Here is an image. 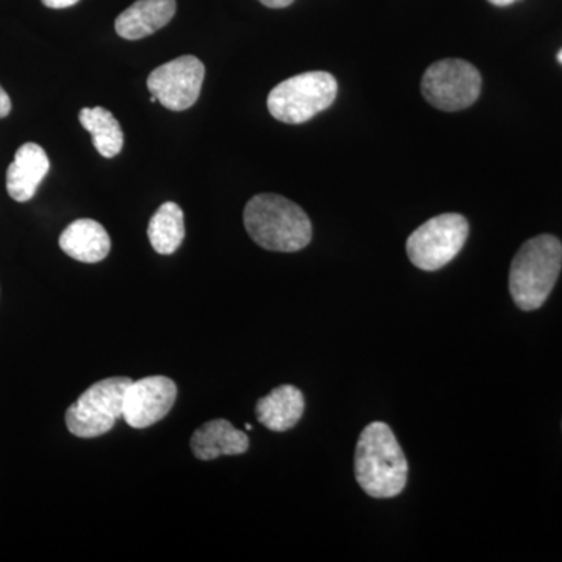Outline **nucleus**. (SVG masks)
Wrapping results in <instances>:
<instances>
[{
  "instance_id": "nucleus-1",
  "label": "nucleus",
  "mask_w": 562,
  "mask_h": 562,
  "mask_svg": "<svg viewBox=\"0 0 562 562\" xmlns=\"http://www.w3.org/2000/svg\"><path fill=\"white\" fill-rule=\"evenodd\" d=\"M355 476L373 498H392L405 490L408 461L390 425L372 422L361 431L355 452Z\"/></svg>"
},
{
  "instance_id": "nucleus-2",
  "label": "nucleus",
  "mask_w": 562,
  "mask_h": 562,
  "mask_svg": "<svg viewBox=\"0 0 562 562\" xmlns=\"http://www.w3.org/2000/svg\"><path fill=\"white\" fill-rule=\"evenodd\" d=\"M244 225L258 246L272 251H299L313 238L308 214L279 194H258L244 210Z\"/></svg>"
},
{
  "instance_id": "nucleus-3",
  "label": "nucleus",
  "mask_w": 562,
  "mask_h": 562,
  "mask_svg": "<svg viewBox=\"0 0 562 562\" xmlns=\"http://www.w3.org/2000/svg\"><path fill=\"white\" fill-rule=\"evenodd\" d=\"M562 269V244L552 235L536 236L520 247L509 271V292L524 312L541 308Z\"/></svg>"
},
{
  "instance_id": "nucleus-4",
  "label": "nucleus",
  "mask_w": 562,
  "mask_h": 562,
  "mask_svg": "<svg viewBox=\"0 0 562 562\" xmlns=\"http://www.w3.org/2000/svg\"><path fill=\"white\" fill-rule=\"evenodd\" d=\"M338 98V81L324 70L299 74L281 81L268 98L269 113L284 124H303L330 109Z\"/></svg>"
},
{
  "instance_id": "nucleus-5",
  "label": "nucleus",
  "mask_w": 562,
  "mask_h": 562,
  "mask_svg": "<svg viewBox=\"0 0 562 562\" xmlns=\"http://www.w3.org/2000/svg\"><path fill=\"white\" fill-rule=\"evenodd\" d=\"M127 376H111L92 384L66 412V427L77 438L92 439L111 431L124 413Z\"/></svg>"
},
{
  "instance_id": "nucleus-6",
  "label": "nucleus",
  "mask_w": 562,
  "mask_h": 562,
  "mask_svg": "<svg viewBox=\"0 0 562 562\" xmlns=\"http://www.w3.org/2000/svg\"><path fill=\"white\" fill-rule=\"evenodd\" d=\"M469 236V222L457 213L439 214L420 225L406 241L409 261L422 271H438L454 260Z\"/></svg>"
},
{
  "instance_id": "nucleus-7",
  "label": "nucleus",
  "mask_w": 562,
  "mask_h": 562,
  "mask_svg": "<svg viewBox=\"0 0 562 562\" xmlns=\"http://www.w3.org/2000/svg\"><path fill=\"white\" fill-rule=\"evenodd\" d=\"M482 74L469 61L449 58L435 63L422 79V94L435 109L461 111L476 102Z\"/></svg>"
},
{
  "instance_id": "nucleus-8",
  "label": "nucleus",
  "mask_w": 562,
  "mask_h": 562,
  "mask_svg": "<svg viewBox=\"0 0 562 562\" xmlns=\"http://www.w3.org/2000/svg\"><path fill=\"white\" fill-rule=\"evenodd\" d=\"M205 66L198 57L183 55L151 70L147 88L157 101L172 111L191 109L201 95Z\"/></svg>"
},
{
  "instance_id": "nucleus-9",
  "label": "nucleus",
  "mask_w": 562,
  "mask_h": 562,
  "mask_svg": "<svg viewBox=\"0 0 562 562\" xmlns=\"http://www.w3.org/2000/svg\"><path fill=\"white\" fill-rule=\"evenodd\" d=\"M177 401V384L168 376L155 375L128 384L122 417L136 430L165 419Z\"/></svg>"
},
{
  "instance_id": "nucleus-10",
  "label": "nucleus",
  "mask_w": 562,
  "mask_h": 562,
  "mask_svg": "<svg viewBox=\"0 0 562 562\" xmlns=\"http://www.w3.org/2000/svg\"><path fill=\"white\" fill-rule=\"evenodd\" d=\"M50 161L46 150L35 143H25L18 149L7 171V191L16 202L32 201L33 195L49 173Z\"/></svg>"
},
{
  "instance_id": "nucleus-11",
  "label": "nucleus",
  "mask_w": 562,
  "mask_h": 562,
  "mask_svg": "<svg viewBox=\"0 0 562 562\" xmlns=\"http://www.w3.org/2000/svg\"><path fill=\"white\" fill-rule=\"evenodd\" d=\"M176 0H136L122 11L114 22L117 35L127 41H138L166 27L176 16Z\"/></svg>"
},
{
  "instance_id": "nucleus-12",
  "label": "nucleus",
  "mask_w": 562,
  "mask_h": 562,
  "mask_svg": "<svg viewBox=\"0 0 562 562\" xmlns=\"http://www.w3.org/2000/svg\"><path fill=\"white\" fill-rule=\"evenodd\" d=\"M249 446L246 432L225 419L206 422L191 438L192 453L201 461L216 460L224 454H243Z\"/></svg>"
},
{
  "instance_id": "nucleus-13",
  "label": "nucleus",
  "mask_w": 562,
  "mask_h": 562,
  "mask_svg": "<svg viewBox=\"0 0 562 562\" xmlns=\"http://www.w3.org/2000/svg\"><path fill=\"white\" fill-rule=\"evenodd\" d=\"M60 247L74 260L94 265L105 260L111 250L109 233L102 224L92 220H77L65 228Z\"/></svg>"
},
{
  "instance_id": "nucleus-14",
  "label": "nucleus",
  "mask_w": 562,
  "mask_h": 562,
  "mask_svg": "<svg viewBox=\"0 0 562 562\" xmlns=\"http://www.w3.org/2000/svg\"><path fill=\"white\" fill-rule=\"evenodd\" d=\"M305 412V398L301 390L292 384L276 387L271 394L257 403L258 420L271 431H288L294 428Z\"/></svg>"
},
{
  "instance_id": "nucleus-15",
  "label": "nucleus",
  "mask_w": 562,
  "mask_h": 562,
  "mask_svg": "<svg viewBox=\"0 0 562 562\" xmlns=\"http://www.w3.org/2000/svg\"><path fill=\"white\" fill-rule=\"evenodd\" d=\"M184 214L177 203H162L160 209L155 211L147 227V236L154 250L160 255H172L179 250L183 243Z\"/></svg>"
},
{
  "instance_id": "nucleus-16",
  "label": "nucleus",
  "mask_w": 562,
  "mask_h": 562,
  "mask_svg": "<svg viewBox=\"0 0 562 562\" xmlns=\"http://www.w3.org/2000/svg\"><path fill=\"white\" fill-rule=\"evenodd\" d=\"M80 124L91 133L92 144L103 158H113L124 147L121 124L109 110L102 106L83 109L79 113Z\"/></svg>"
},
{
  "instance_id": "nucleus-17",
  "label": "nucleus",
  "mask_w": 562,
  "mask_h": 562,
  "mask_svg": "<svg viewBox=\"0 0 562 562\" xmlns=\"http://www.w3.org/2000/svg\"><path fill=\"white\" fill-rule=\"evenodd\" d=\"M11 113V99L10 95L7 94V91L0 87V120L9 116Z\"/></svg>"
},
{
  "instance_id": "nucleus-18",
  "label": "nucleus",
  "mask_w": 562,
  "mask_h": 562,
  "mask_svg": "<svg viewBox=\"0 0 562 562\" xmlns=\"http://www.w3.org/2000/svg\"><path fill=\"white\" fill-rule=\"evenodd\" d=\"M47 9L61 10L79 3V0H41Z\"/></svg>"
},
{
  "instance_id": "nucleus-19",
  "label": "nucleus",
  "mask_w": 562,
  "mask_h": 562,
  "mask_svg": "<svg viewBox=\"0 0 562 562\" xmlns=\"http://www.w3.org/2000/svg\"><path fill=\"white\" fill-rule=\"evenodd\" d=\"M260 2L269 9H286L294 0H260Z\"/></svg>"
},
{
  "instance_id": "nucleus-20",
  "label": "nucleus",
  "mask_w": 562,
  "mask_h": 562,
  "mask_svg": "<svg viewBox=\"0 0 562 562\" xmlns=\"http://www.w3.org/2000/svg\"><path fill=\"white\" fill-rule=\"evenodd\" d=\"M492 5L497 7H508L512 5V3L516 2V0H490Z\"/></svg>"
},
{
  "instance_id": "nucleus-21",
  "label": "nucleus",
  "mask_w": 562,
  "mask_h": 562,
  "mask_svg": "<svg viewBox=\"0 0 562 562\" xmlns=\"http://www.w3.org/2000/svg\"><path fill=\"white\" fill-rule=\"evenodd\" d=\"M558 61H560L562 65V49L558 52Z\"/></svg>"
},
{
  "instance_id": "nucleus-22",
  "label": "nucleus",
  "mask_w": 562,
  "mask_h": 562,
  "mask_svg": "<svg viewBox=\"0 0 562 562\" xmlns=\"http://www.w3.org/2000/svg\"><path fill=\"white\" fill-rule=\"evenodd\" d=\"M246 430H251V425L250 424H246Z\"/></svg>"
}]
</instances>
